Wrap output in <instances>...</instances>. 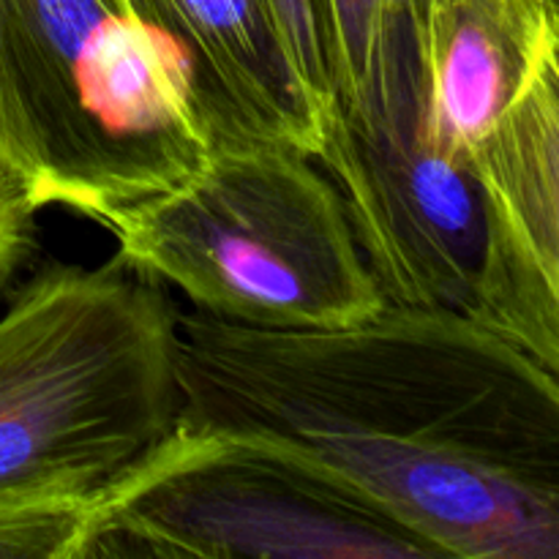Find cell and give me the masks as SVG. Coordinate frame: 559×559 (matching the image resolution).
<instances>
[{"label": "cell", "instance_id": "7a4b0ae2", "mask_svg": "<svg viewBox=\"0 0 559 559\" xmlns=\"http://www.w3.org/2000/svg\"><path fill=\"white\" fill-rule=\"evenodd\" d=\"M175 300L115 251L47 262L0 314V506L93 502L180 415Z\"/></svg>", "mask_w": 559, "mask_h": 559}, {"label": "cell", "instance_id": "3957f363", "mask_svg": "<svg viewBox=\"0 0 559 559\" xmlns=\"http://www.w3.org/2000/svg\"><path fill=\"white\" fill-rule=\"evenodd\" d=\"M213 145L189 66L131 0H0V169L107 227Z\"/></svg>", "mask_w": 559, "mask_h": 559}, {"label": "cell", "instance_id": "30bf717a", "mask_svg": "<svg viewBox=\"0 0 559 559\" xmlns=\"http://www.w3.org/2000/svg\"><path fill=\"white\" fill-rule=\"evenodd\" d=\"M333 112L364 129L418 120V25L429 0H322Z\"/></svg>", "mask_w": 559, "mask_h": 559}, {"label": "cell", "instance_id": "ba28073f", "mask_svg": "<svg viewBox=\"0 0 559 559\" xmlns=\"http://www.w3.org/2000/svg\"><path fill=\"white\" fill-rule=\"evenodd\" d=\"M131 5L183 55L213 142H276L317 158L328 112L293 66L267 0Z\"/></svg>", "mask_w": 559, "mask_h": 559}, {"label": "cell", "instance_id": "5bb4252c", "mask_svg": "<svg viewBox=\"0 0 559 559\" xmlns=\"http://www.w3.org/2000/svg\"><path fill=\"white\" fill-rule=\"evenodd\" d=\"M557 3H559V0H557Z\"/></svg>", "mask_w": 559, "mask_h": 559}, {"label": "cell", "instance_id": "4fadbf2b", "mask_svg": "<svg viewBox=\"0 0 559 559\" xmlns=\"http://www.w3.org/2000/svg\"><path fill=\"white\" fill-rule=\"evenodd\" d=\"M33 207L0 169V289L9 284L33 243Z\"/></svg>", "mask_w": 559, "mask_h": 559}, {"label": "cell", "instance_id": "9c48e42d", "mask_svg": "<svg viewBox=\"0 0 559 559\" xmlns=\"http://www.w3.org/2000/svg\"><path fill=\"white\" fill-rule=\"evenodd\" d=\"M551 55H559L557 0H429L418 25L420 136L469 162Z\"/></svg>", "mask_w": 559, "mask_h": 559}, {"label": "cell", "instance_id": "8fae6325", "mask_svg": "<svg viewBox=\"0 0 559 559\" xmlns=\"http://www.w3.org/2000/svg\"><path fill=\"white\" fill-rule=\"evenodd\" d=\"M91 502H3L0 559H74Z\"/></svg>", "mask_w": 559, "mask_h": 559}, {"label": "cell", "instance_id": "6da1fadb", "mask_svg": "<svg viewBox=\"0 0 559 559\" xmlns=\"http://www.w3.org/2000/svg\"><path fill=\"white\" fill-rule=\"evenodd\" d=\"M178 429L295 459L440 557L559 559V371L451 309L322 331L178 317Z\"/></svg>", "mask_w": 559, "mask_h": 559}, {"label": "cell", "instance_id": "7c38bea8", "mask_svg": "<svg viewBox=\"0 0 559 559\" xmlns=\"http://www.w3.org/2000/svg\"><path fill=\"white\" fill-rule=\"evenodd\" d=\"M282 31L293 66L309 87L314 102L331 115V41H328V20L322 0H267Z\"/></svg>", "mask_w": 559, "mask_h": 559}, {"label": "cell", "instance_id": "5b68a950", "mask_svg": "<svg viewBox=\"0 0 559 559\" xmlns=\"http://www.w3.org/2000/svg\"><path fill=\"white\" fill-rule=\"evenodd\" d=\"M437 559L325 475L254 440L173 435L87 508L74 559Z\"/></svg>", "mask_w": 559, "mask_h": 559}, {"label": "cell", "instance_id": "277c9868", "mask_svg": "<svg viewBox=\"0 0 559 559\" xmlns=\"http://www.w3.org/2000/svg\"><path fill=\"white\" fill-rule=\"evenodd\" d=\"M107 229L129 265L235 325L322 331L388 304L342 191L314 158L276 142H213L189 178L120 211Z\"/></svg>", "mask_w": 559, "mask_h": 559}, {"label": "cell", "instance_id": "52a82bcc", "mask_svg": "<svg viewBox=\"0 0 559 559\" xmlns=\"http://www.w3.org/2000/svg\"><path fill=\"white\" fill-rule=\"evenodd\" d=\"M489 229L473 320L559 371V55L469 156Z\"/></svg>", "mask_w": 559, "mask_h": 559}, {"label": "cell", "instance_id": "8992f818", "mask_svg": "<svg viewBox=\"0 0 559 559\" xmlns=\"http://www.w3.org/2000/svg\"><path fill=\"white\" fill-rule=\"evenodd\" d=\"M314 162L388 304L475 314L489 229L473 164L429 145L418 120L364 129L333 109Z\"/></svg>", "mask_w": 559, "mask_h": 559}]
</instances>
